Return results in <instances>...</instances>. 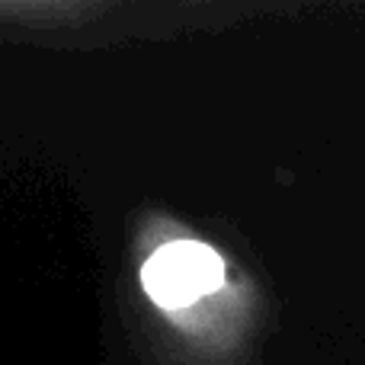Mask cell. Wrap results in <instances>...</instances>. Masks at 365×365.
Instances as JSON below:
<instances>
[{"label":"cell","mask_w":365,"mask_h":365,"mask_svg":"<svg viewBox=\"0 0 365 365\" xmlns=\"http://www.w3.org/2000/svg\"><path fill=\"white\" fill-rule=\"evenodd\" d=\"M141 282L158 308L177 311L225 285V259L208 244L177 240L148 257Z\"/></svg>","instance_id":"6da1fadb"}]
</instances>
